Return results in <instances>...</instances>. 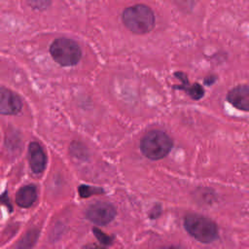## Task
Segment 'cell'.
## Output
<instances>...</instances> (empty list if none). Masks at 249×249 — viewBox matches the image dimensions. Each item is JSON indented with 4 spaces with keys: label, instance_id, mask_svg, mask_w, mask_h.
Listing matches in <instances>:
<instances>
[{
    "label": "cell",
    "instance_id": "1",
    "mask_svg": "<svg viewBox=\"0 0 249 249\" xmlns=\"http://www.w3.org/2000/svg\"><path fill=\"white\" fill-rule=\"evenodd\" d=\"M123 22L135 34H146L155 26V15L146 5H134L126 8L122 16Z\"/></svg>",
    "mask_w": 249,
    "mask_h": 249
},
{
    "label": "cell",
    "instance_id": "2",
    "mask_svg": "<svg viewBox=\"0 0 249 249\" xmlns=\"http://www.w3.org/2000/svg\"><path fill=\"white\" fill-rule=\"evenodd\" d=\"M140 148L143 155L148 159L160 160L171 150L172 140L166 133L160 130H153L142 138Z\"/></svg>",
    "mask_w": 249,
    "mask_h": 249
},
{
    "label": "cell",
    "instance_id": "3",
    "mask_svg": "<svg viewBox=\"0 0 249 249\" xmlns=\"http://www.w3.org/2000/svg\"><path fill=\"white\" fill-rule=\"evenodd\" d=\"M184 226L187 231L200 242L209 243L218 237L216 224L206 217L197 214L187 215Z\"/></svg>",
    "mask_w": 249,
    "mask_h": 249
},
{
    "label": "cell",
    "instance_id": "4",
    "mask_svg": "<svg viewBox=\"0 0 249 249\" xmlns=\"http://www.w3.org/2000/svg\"><path fill=\"white\" fill-rule=\"evenodd\" d=\"M50 53L55 62L62 66L77 64L82 56L79 45L68 38H58L50 47Z\"/></svg>",
    "mask_w": 249,
    "mask_h": 249
},
{
    "label": "cell",
    "instance_id": "5",
    "mask_svg": "<svg viewBox=\"0 0 249 249\" xmlns=\"http://www.w3.org/2000/svg\"><path fill=\"white\" fill-rule=\"evenodd\" d=\"M87 218L96 225H107L109 224L116 215L115 207L104 201H97L90 204L86 211Z\"/></svg>",
    "mask_w": 249,
    "mask_h": 249
},
{
    "label": "cell",
    "instance_id": "6",
    "mask_svg": "<svg viewBox=\"0 0 249 249\" xmlns=\"http://www.w3.org/2000/svg\"><path fill=\"white\" fill-rule=\"evenodd\" d=\"M22 107L20 97L14 91L0 87V114L15 115Z\"/></svg>",
    "mask_w": 249,
    "mask_h": 249
},
{
    "label": "cell",
    "instance_id": "7",
    "mask_svg": "<svg viewBox=\"0 0 249 249\" xmlns=\"http://www.w3.org/2000/svg\"><path fill=\"white\" fill-rule=\"evenodd\" d=\"M227 98L235 108L242 111H249V87L237 86L231 89Z\"/></svg>",
    "mask_w": 249,
    "mask_h": 249
},
{
    "label": "cell",
    "instance_id": "8",
    "mask_svg": "<svg viewBox=\"0 0 249 249\" xmlns=\"http://www.w3.org/2000/svg\"><path fill=\"white\" fill-rule=\"evenodd\" d=\"M47 158L37 142H31L29 145V163L33 172L41 173L46 166Z\"/></svg>",
    "mask_w": 249,
    "mask_h": 249
},
{
    "label": "cell",
    "instance_id": "9",
    "mask_svg": "<svg viewBox=\"0 0 249 249\" xmlns=\"http://www.w3.org/2000/svg\"><path fill=\"white\" fill-rule=\"evenodd\" d=\"M37 197L36 188L33 185H27L20 188L16 195V202L21 207H29Z\"/></svg>",
    "mask_w": 249,
    "mask_h": 249
},
{
    "label": "cell",
    "instance_id": "10",
    "mask_svg": "<svg viewBox=\"0 0 249 249\" xmlns=\"http://www.w3.org/2000/svg\"><path fill=\"white\" fill-rule=\"evenodd\" d=\"M175 76H177L178 79H180L182 81V85H180L178 87H175V88L186 90L187 93L194 99H199L203 96L204 90H203V89L200 85H198V84L190 85V83L187 79V76L182 72L175 73Z\"/></svg>",
    "mask_w": 249,
    "mask_h": 249
},
{
    "label": "cell",
    "instance_id": "11",
    "mask_svg": "<svg viewBox=\"0 0 249 249\" xmlns=\"http://www.w3.org/2000/svg\"><path fill=\"white\" fill-rule=\"evenodd\" d=\"M38 236V232L36 231H29L21 240L19 244V249H29L35 242Z\"/></svg>",
    "mask_w": 249,
    "mask_h": 249
},
{
    "label": "cell",
    "instance_id": "12",
    "mask_svg": "<svg viewBox=\"0 0 249 249\" xmlns=\"http://www.w3.org/2000/svg\"><path fill=\"white\" fill-rule=\"evenodd\" d=\"M101 193H103V190L96 187H91L88 185H82L79 187V194L82 197H89L92 195L101 194Z\"/></svg>",
    "mask_w": 249,
    "mask_h": 249
},
{
    "label": "cell",
    "instance_id": "13",
    "mask_svg": "<svg viewBox=\"0 0 249 249\" xmlns=\"http://www.w3.org/2000/svg\"><path fill=\"white\" fill-rule=\"evenodd\" d=\"M93 233H94V235L96 236L97 240H98L101 244H103V245H110V244H112L113 238H112L111 236L107 235L106 233H104L103 231H101L100 230H98L97 228H94V229H93Z\"/></svg>",
    "mask_w": 249,
    "mask_h": 249
},
{
    "label": "cell",
    "instance_id": "14",
    "mask_svg": "<svg viewBox=\"0 0 249 249\" xmlns=\"http://www.w3.org/2000/svg\"><path fill=\"white\" fill-rule=\"evenodd\" d=\"M52 0H27V3L36 10H46L51 5Z\"/></svg>",
    "mask_w": 249,
    "mask_h": 249
},
{
    "label": "cell",
    "instance_id": "15",
    "mask_svg": "<svg viewBox=\"0 0 249 249\" xmlns=\"http://www.w3.org/2000/svg\"><path fill=\"white\" fill-rule=\"evenodd\" d=\"M0 202H3L4 204H6L8 207H9V210H13V208L11 207V203L9 202V199H8V196H7V193H4L2 195V196L0 197Z\"/></svg>",
    "mask_w": 249,
    "mask_h": 249
},
{
    "label": "cell",
    "instance_id": "16",
    "mask_svg": "<svg viewBox=\"0 0 249 249\" xmlns=\"http://www.w3.org/2000/svg\"><path fill=\"white\" fill-rule=\"evenodd\" d=\"M83 249H105V248L96 244H88Z\"/></svg>",
    "mask_w": 249,
    "mask_h": 249
},
{
    "label": "cell",
    "instance_id": "17",
    "mask_svg": "<svg viewBox=\"0 0 249 249\" xmlns=\"http://www.w3.org/2000/svg\"><path fill=\"white\" fill-rule=\"evenodd\" d=\"M160 249H182V248L176 247V246H167V247H162Z\"/></svg>",
    "mask_w": 249,
    "mask_h": 249
}]
</instances>
